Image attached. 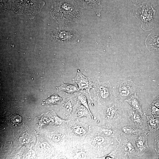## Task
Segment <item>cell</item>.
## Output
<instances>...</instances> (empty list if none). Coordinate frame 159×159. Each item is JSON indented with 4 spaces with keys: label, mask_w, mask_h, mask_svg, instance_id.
<instances>
[{
    "label": "cell",
    "mask_w": 159,
    "mask_h": 159,
    "mask_svg": "<svg viewBox=\"0 0 159 159\" xmlns=\"http://www.w3.org/2000/svg\"><path fill=\"white\" fill-rule=\"evenodd\" d=\"M133 10L141 27L145 31L150 30L153 27L156 11L150 2L148 0H136Z\"/></svg>",
    "instance_id": "obj_1"
},
{
    "label": "cell",
    "mask_w": 159,
    "mask_h": 159,
    "mask_svg": "<svg viewBox=\"0 0 159 159\" xmlns=\"http://www.w3.org/2000/svg\"><path fill=\"white\" fill-rule=\"evenodd\" d=\"M12 9L22 14H32L36 12L41 5V0H10Z\"/></svg>",
    "instance_id": "obj_2"
},
{
    "label": "cell",
    "mask_w": 159,
    "mask_h": 159,
    "mask_svg": "<svg viewBox=\"0 0 159 159\" xmlns=\"http://www.w3.org/2000/svg\"><path fill=\"white\" fill-rule=\"evenodd\" d=\"M105 119L108 122H114L120 125L126 118V113L119 104L111 103L107 105L105 112Z\"/></svg>",
    "instance_id": "obj_3"
},
{
    "label": "cell",
    "mask_w": 159,
    "mask_h": 159,
    "mask_svg": "<svg viewBox=\"0 0 159 159\" xmlns=\"http://www.w3.org/2000/svg\"><path fill=\"white\" fill-rule=\"evenodd\" d=\"M110 87L108 81L97 82L93 88L95 100L101 104L105 103L110 97Z\"/></svg>",
    "instance_id": "obj_4"
},
{
    "label": "cell",
    "mask_w": 159,
    "mask_h": 159,
    "mask_svg": "<svg viewBox=\"0 0 159 159\" xmlns=\"http://www.w3.org/2000/svg\"><path fill=\"white\" fill-rule=\"evenodd\" d=\"M117 149L120 157L122 158H131L137 155L134 147L125 137L122 136Z\"/></svg>",
    "instance_id": "obj_5"
},
{
    "label": "cell",
    "mask_w": 159,
    "mask_h": 159,
    "mask_svg": "<svg viewBox=\"0 0 159 159\" xmlns=\"http://www.w3.org/2000/svg\"><path fill=\"white\" fill-rule=\"evenodd\" d=\"M135 87L133 83L130 81H126L118 83L115 89L116 95L121 100L127 97L133 93Z\"/></svg>",
    "instance_id": "obj_6"
},
{
    "label": "cell",
    "mask_w": 159,
    "mask_h": 159,
    "mask_svg": "<svg viewBox=\"0 0 159 159\" xmlns=\"http://www.w3.org/2000/svg\"><path fill=\"white\" fill-rule=\"evenodd\" d=\"M148 132L141 134L138 137L130 140L133 145L137 155H143L149 149L147 143Z\"/></svg>",
    "instance_id": "obj_7"
},
{
    "label": "cell",
    "mask_w": 159,
    "mask_h": 159,
    "mask_svg": "<svg viewBox=\"0 0 159 159\" xmlns=\"http://www.w3.org/2000/svg\"><path fill=\"white\" fill-rule=\"evenodd\" d=\"M121 135L130 140L138 137L141 134L145 132V128L140 129L136 128L130 124L129 125L122 123L120 125Z\"/></svg>",
    "instance_id": "obj_8"
},
{
    "label": "cell",
    "mask_w": 159,
    "mask_h": 159,
    "mask_svg": "<svg viewBox=\"0 0 159 159\" xmlns=\"http://www.w3.org/2000/svg\"><path fill=\"white\" fill-rule=\"evenodd\" d=\"M72 79L74 82L78 85L79 90L85 89L90 94V89L94 85L91 78L84 76L80 70L78 69L77 75Z\"/></svg>",
    "instance_id": "obj_9"
},
{
    "label": "cell",
    "mask_w": 159,
    "mask_h": 159,
    "mask_svg": "<svg viewBox=\"0 0 159 159\" xmlns=\"http://www.w3.org/2000/svg\"><path fill=\"white\" fill-rule=\"evenodd\" d=\"M55 38L58 40L72 44L77 41L79 35L75 31L68 29L58 32L55 35Z\"/></svg>",
    "instance_id": "obj_10"
},
{
    "label": "cell",
    "mask_w": 159,
    "mask_h": 159,
    "mask_svg": "<svg viewBox=\"0 0 159 159\" xmlns=\"http://www.w3.org/2000/svg\"><path fill=\"white\" fill-rule=\"evenodd\" d=\"M126 114L127 119L131 125L139 129H143L144 120L142 115L132 110L128 111Z\"/></svg>",
    "instance_id": "obj_11"
},
{
    "label": "cell",
    "mask_w": 159,
    "mask_h": 159,
    "mask_svg": "<svg viewBox=\"0 0 159 159\" xmlns=\"http://www.w3.org/2000/svg\"><path fill=\"white\" fill-rule=\"evenodd\" d=\"M72 132L75 135L80 137H84L90 132V128L86 124L76 120L71 126Z\"/></svg>",
    "instance_id": "obj_12"
},
{
    "label": "cell",
    "mask_w": 159,
    "mask_h": 159,
    "mask_svg": "<svg viewBox=\"0 0 159 159\" xmlns=\"http://www.w3.org/2000/svg\"><path fill=\"white\" fill-rule=\"evenodd\" d=\"M93 127L94 129L96 130V131L100 135L115 138L118 141V137L121 135L120 130H114L112 127L108 126Z\"/></svg>",
    "instance_id": "obj_13"
},
{
    "label": "cell",
    "mask_w": 159,
    "mask_h": 159,
    "mask_svg": "<svg viewBox=\"0 0 159 159\" xmlns=\"http://www.w3.org/2000/svg\"><path fill=\"white\" fill-rule=\"evenodd\" d=\"M85 9L94 11L100 15L102 6L101 0H77Z\"/></svg>",
    "instance_id": "obj_14"
},
{
    "label": "cell",
    "mask_w": 159,
    "mask_h": 159,
    "mask_svg": "<svg viewBox=\"0 0 159 159\" xmlns=\"http://www.w3.org/2000/svg\"><path fill=\"white\" fill-rule=\"evenodd\" d=\"M111 139L101 135L96 136L92 140L91 143L94 146L98 148L108 147L113 143Z\"/></svg>",
    "instance_id": "obj_15"
},
{
    "label": "cell",
    "mask_w": 159,
    "mask_h": 159,
    "mask_svg": "<svg viewBox=\"0 0 159 159\" xmlns=\"http://www.w3.org/2000/svg\"><path fill=\"white\" fill-rule=\"evenodd\" d=\"M145 44L149 49L159 50V34L150 33L145 39Z\"/></svg>",
    "instance_id": "obj_16"
},
{
    "label": "cell",
    "mask_w": 159,
    "mask_h": 159,
    "mask_svg": "<svg viewBox=\"0 0 159 159\" xmlns=\"http://www.w3.org/2000/svg\"><path fill=\"white\" fill-rule=\"evenodd\" d=\"M150 132H153L159 128V115L146 116Z\"/></svg>",
    "instance_id": "obj_17"
},
{
    "label": "cell",
    "mask_w": 159,
    "mask_h": 159,
    "mask_svg": "<svg viewBox=\"0 0 159 159\" xmlns=\"http://www.w3.org/2000/svg\"><path fill=\"white\" fill-rule=\"evenodd\" d=\"M126 101L131 105L133 110L142 115L140 102L135 93L130 98Z\"/></svg>",
    "instance_id": "obj_18"
},
{
    "label": "cell",
    "mask_w": 159,
    "mask_h": 159,
    "mask_svg": "<svg viewBox=\"0 0 159 159\" xmlns=\"http://www.w3.org/2000/svg\"><path fill=\"white\" fill-rule=\"evenodd\" d=\"M56 88L58 91H65L69 94L76 92L79 90L78 87L74 85L65 84L62 82L60 86L56 87Z\"/></svg>",
    "instance_id": "obj_19"
},
{
    "label": "cell",
    "mask_w": 159,
    "mask_h": 159,
    "mask_svg": "<svg viewBox=\"0 0 159 159\" xmlns=\"http://www.w3.org/2000/svg\"><path fill=\"white\" fill-rule=\"evenodd\" d=\"M76 100L73 97L69 98L64 103V108L67 116L72 114L75 107Z\"/></svg>",
    "instance_id": "obj_20"
},
{
    "label": "cell",
    "mask_w": 159,
    "mask_h": 159,
    "mask_svg": "<svg viewBox=\"0 0 159 159\" xmlns=\"http://www.w3.org/2000/svg\"><path fill=\"white\" fill-rule=\"evenodd\" d=\"M77 101L80 103L85 107L88 110L92 120H94V116H93L90 111L88 105L87 100L85 94L80 92L77 95Z\"/></svg>",
    "instance_id": "obj_21"
},
{
    "label": "cell",
    "mask_w": 159,
    "mask_h": 159,
    "mask_svg": "<svg viewBox=\"0 0 159 159\" xmlns=\"http://www.w3.org/2000/svg\"><path fill=\"white\" fill-rule=\"evenodd\" d=\"M62 99L58 95L54 94L51 96L47 99L44 100L42 102V105H51L58 104L60 102Z\"/></svg>",
    "instance_id": "obj_22"
},
{
    "label": "cell",
    "mask_w": 159,
    "mask_h": 159,
    "mask_svg": "<svg viewBox=\"0 0 159 159\" xmlns=\"http://www.w3.org/2000/svg\"><path fill=\"white\" fill-rule=\"evenodd\" d=\"M75 113L77 116L80 117H88L89 115H90L88 110L83 105H81L77 108Z\"/></svg>",
    "instance_id": "obj_23"
},
{
    "label": "cell",
    "mask_w": 159,
    "mask_h": 159,
    "mask_svg": "<svg viewBox=\"0 0 159 159\" xmlns=\"http://www.w3.org/2000/svg\"><path fill=\"white\" fill-rule=\"evenodd\" d=\"M152 115H159V109L152 104L148 110L145 115L149 116Z\"/></svg>",
    "instance_id": "obj_24"
},
{
    "label": "cell",
    "mask_w": 159,
    "mask_h": 159,
    "mask_svg": "<svg viewBox=\"0 0 159 159\" xmlns=\"http://www.w3.org/2000/svg\"><path fill=\"white\" fill-rule=\"evenodd\" d=\"M155 150L157 153H159V135L156 136L155 140Z\"/></svg>",
    "instance_id": "obj_25"
},
{
    "label": "cell",
    "mask_w": 159,
    "mask_h": 159,
    "mask_svg": "<svg viewBox=\"0 0 159 159\" xmlns=\"http://www.w3.org/2000/svg\"><path fill=\"white\" fill-rule=\"evenodd\" d=\"M152 104L159 109V96L155 99Z\"/></svg>",
    "instance_id": "obj_26"
},
{
    "label": "cell",
    "mask_w": 159,
    "mask_h": 159,
    "mask_svg": "<svg viewBox=\"0 0 159 159\" xmlns=\"http://www.w3.org/2000/svg\"><path fill=\"white\" fill-rule=\"evenodd\" d=\"M76 156V158H85V155L84 152H81L77 153Z\"/></svg>",
    "instance_id": "obj_27"
},
{
    "label": "cell",
    "mask_w": 159,
    "mask_h": 159,
    "mask_svg": "<svg viewBox=\"0 0 159 159\" xmlns=\"http://www.w3.org/2000/svg\"><path fill=\"white\" fill-rule=\"evenodd\" d=\"M105 159H112L114 158V157L113 156L111 155H108L105 156L104 157Z\"/></svg>",
    "instance_id": "obj_28"
},
{
    "label": "cell",
    "mask_w": 159,
    "mask_h": 159,
    "mask_svg": "<svg viewBox=\"0 0 159 159\" xmlns=\"http://www.w3.org/2000/svg\"><path fill=\"white\" fill-rule=\"evenodd\" d=\"M158 158H159V157H158Z\"/></svg>",
    "instance_id": "obj_29"
}]
</instances>
